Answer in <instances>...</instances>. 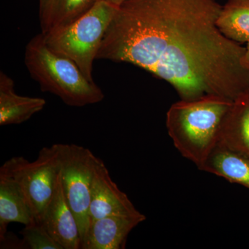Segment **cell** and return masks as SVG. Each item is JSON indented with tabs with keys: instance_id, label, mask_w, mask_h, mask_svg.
<instances>
[{
	"instance_id": "cell-1",
	"label": "cell",
	"mask_w": 249,
	"mask_h": 249,
	"mask_svg": "<svg viewBox=\"0 0 249 249\" xmlns=\"http://www.w3.org/2000/svg\"><path fill=\"white\" fill-rule=\"evenodd\" d=\"M217 0H127L108 27L96 59L132 64L165 80L181 100L249 90L245 47L218 29Z\"/></svg>"
},
{
	"instance_id": "cell-2",
	"label": "cell",
	"mask_w": 249,
	"mask_h": 249,
	"mask_svg": "<svg viewBox=\"0 0 249 249\" xmlns=\"http://www.w3.org/2000/svg\"><path fill=\"white\" fill-rule=\"evenodd\" d=\"M232 101L206 95L181 100L172 105L167 112V129L174 145L199 169L219 142L223 121Z\"/></svg>"
},
{
	"instance_id": "cell-3",
	"label": "cell",
	"mask_w": 249,
	"mask_h": 249,
	"mask_svg": "<svg viewBox=\"0 0 249 249\" xmlns=\"http://www.w3.org/2000/svg\"><path fill=\"white\" fill-rule=\"evenodd\" d=\"M24 63L42 91L55 95L67 106L84 107L104 99L102 89L74 62L49 48L42 32L26 46Z\"/></svg>"
},
{
	"instance_id": "cell-4",
	"label": "cell",
	"mask_w": 249,
	"mask_h": 249,
	"mask_svg": "<svg viewBox=\"0 0 249 249\" xmlns=\"http://www.w3.org/2000/svg\"><path fill=\"white\" fill-rule=\"evenodd\" d=\"M119 6L97 1L76 21L44 34L49 48L70 58L93 81V64Z\"/></svg>"
},
{
	"instance_id": "cell-5",
	"label": "cell",
	"mask_w": 249,
	"mask_h": 249,
	"mask_svg": "<svg viewBox=\"0 0 249 249\" xmlns=\"http://www.w3.org/2000/svg\"><path fill=\"white\" fill-rule=\"evenodd\" d=\"M62 144L45 147L39 152L37 160L29 161L22 157L6 160L0 173L17 181L34 209L36 221L53 196L61 170Z\"/></svg>"
},
{
	"instance_id": "cell-6",
	"label": "cell",
	"mask_w": 249,
	"mask_h": 249,
	"mask_svg": "<svg viewBox=\"0 0 249 249\" xmlns=\"http://www.w3.org/2000/svg\"><path fill=\"white\" fill-rule=\"evenodd\" d=\"M98 160L86 147L62 144V186L67 203L78 222L81 245L90 225L91 187Z\"/></svg>"
},
{
	"instance_id": "cell-7",
	"label": "cell",
	"mask_w": 249,
	"mask_h": 249,
	"mask_svg": "<svg viewBox=\"0 0 249 249\" xmlns=\"http://www.w3.org/2000/svg\"><path fill=\"white\" fill-rule=\"evenodd\" d=\"M141 214L128 196L111 179L104 162L98 158L93 174L89 206L90 223L110 215Z\"/></svg>"
},
{
	"instance_id": "cell-8",
	"label": "cell",
	"mask_w": 249,
	"mask_h": 249,
	"mask_svg": "<svg viewBox=\"0 0 249 249\" xmlns=\"http://www.w3.org/2000/svg\"><path fill=\"white\" fill-rule=\"evenodd\" d=\"M38 222L44 226L62 249H81L79 227L64 194L61 173L55 193L44 210Z\"/></svg>"
},
{
	"instance_id": "cell-9",
	"label": "cell",
	"mask_w": 249,
	"mask_h": 249,
	"mask_svg": "<svg viewBox=\"0 0 249 249\" xmlns=\"http://www.w3.org/2000/svg\"><path fill=\"white\" fill-rule=\"evenodd\" d=\"M145 219V216L141 213L135 215L107 216L92 221L82 243L81 249H124L129 232Z\"/></svg>"
},
{
	"instance_id": "cell-10",
	"label": "cell",
	"mask_w": 249,
	"mask_h": 249,
	"mask_svg": "<svg viewBox=\"0 0 249 249\" xmlns=\"http://www.w3.org/2000/svg\"><path fill=\"white\" fill-rule=\"evenodd\" d=\"M36 221L34 209L17 181L0 173V240L7 233L10 223L24 226Z\"/></svg>"
},
{
	"instance_id": "cell-11",
	"label": "cell",
	"mask_w": 249,
	"mask_h": 249,
	"mask_svg": "<svg viewBox=\"0 0 249 249\" xmlns=\"http://www.w3.org/2000/svg\"><path fill=\"white\" fill-rule=\"evenodd\" d=\"M44 98L20 96L15 91L14 80L0 73V125L19 124L42 111L46 106Z\"/></svg>"
},
{
	"instance_id": "cell-12",
	"label": "cell",
	"mask_w": 249,
	"mask_h": 249,
	"mask_svg": "<svg viewBox=\"0 0 249 249\" xmlns=\"http://www.w3.org/2000/svg\"><path fill=\"white\" fill-rule=\"evenodd\" d=\"M199 170L249 189V155L218 143Z\"/></svg>"
},
{
	"instance_id": "cell-13",
	"label": "cell",
	"mask_w": 249,
	"mask_h": 249,
	"mask_svg": "<svg viewBox=\"0 0 249 249\" xmlns=\"http://www.w3.org/2000/svg\"><path fill=\"white\" fill-rule=\"evenodd\" d=\"M218 143L249 155V90L232 101Z\"/></svg>"
},
{
	"instance_id": "cell-14",
	"label": "cell",
	"mask_w": 249,
	"mask_h": 249,
	"mask_svg": "<svg viewBox=\"0 0 249 249\" xmlns=\"http://www.w3.org/2000/svg\"><path fill=\"white\" fill-rule=\"evenodd\" d=\"M98 0H48L40 9L41 32L48 34L86 14Z\"/></svg>"
},
{
	"instance_id": "cell-15",
	"label": "cell",
	"mask_w": 249,
	"mask_h": 249,
	"mask_svg": "<svg viewBox=\"0 0 249 249\" xmlns=\"http://www.w3.org/2000/svg\"><path fill=\"white\" fill-rule=\"evenodd\" d=\"M226 37L238 43L249 41V0H228L222 6L217 22Z\"/></svg>"
},
{
	"instance_id": "cell-16",
	"label": "cell",
	"mask_w": 249,
	"mask_h": 249,
	"mask_svg": "<svg viewBox=\"0 0 249 249\" xmlns=\"http://www.w3.org/2000/svg\"><path fill=\"white\" fill-rule=\"evenodd\" d=\"M20 234L25 249H63L37 221L24 226Z\"/></svg>"
},
{
	"instance_id": "cell-17",
	"label": "cell",
	"mask_w": 249,
	"mask_h": 249,
	"mask_svg": "<svg viewBox=\"0 0 249 249\" xmlns=\"http://www.w3.org/2000/svg\"><path fill=\"white\" fill-rule=\"evenodd\" d=\"M1 242V249H25L22 239H19L15 235L6 233Z\"/></svg>"
},
{
	"instance_id": "cell-18",
	"label": "cell",
	"mask_w": 249,
	"mask_h": 249,
	"mask_svg": "<svg viewBox=\"0 0 249 249\" xmlns=\"http://www.w3.org/2000/svg\"><path fill=\"white\" fill-rule=\"evenodd\" d=\"M245 47V52L242 58V63L244 67L249 70V41Z\"/></svg>"
},
{
	"instance_id": "cell-19",
	"label": "cell",
	"mask_w": 249,
	"mask_h": 249,
	"mask_svg": "<svg viewBox=\"0 0 249 249\" xmlns=\"http://www.w3.org/2000/svg\"><path fill=\"white\" fill-rule=\"evenodd\" d=\"M98 1H106V2L110 3V4L115 5V6H119V7L121 5L124 4V3L127 0H98Z\"/></svg>"
},
{
	"instance_id": "cell-20",
	"label": "cell",
	"mask_w": 249,
	"mask_h": 249,
	"mask_svg": "<svg viewBox=\"0 0 249 249\" xmlns=\"http://www.w3.org/2000/svg\"><path fill=\"white\" fill-rule=\"evenodd\" d=\"M48 0H40V9L44 7Z\"/></svg>"
}]
</instances>
